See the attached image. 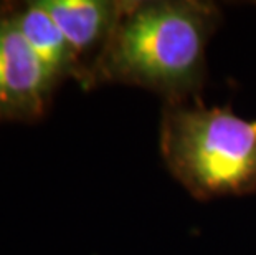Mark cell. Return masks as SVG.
<instances>
[{
  "mask_svg": "<svg viewBox=\"0 0 256 255\" xmlns=\"http://www.w3.org/2000/svg\"><path fill=\"white\" fill-rule=\"evenodd\" d=\"M14 25L56 80L73 73L76 55L66 39L40 2H32L12 19Z\"/></svg>",
  "mask_w": 256,
  "mask_h": 255,
  "instance_id": "obj_5",
  "label": "cell"
},
{
  "mask_svg": "<svg viewBox=\"0 0 256 255\" xmlns=\"http://www.w3.org/2000/svg\"><path fill=\"white\" fill-rule=\"evenodd\" d=\"M159 143L167 169L195 199L256 192V119L200 98L164 103Z\"/></svg>",
  "mask_w": 256,
  "mask_h": 255,
  "instance_id": "obj_2",
  "label": "cell"
},
{
  "mask_svg": "<svg viewBox=\"0 0 256 255\" xmlns=\"http://www.w3.org/2000/svg\"><path fill=\"white\" fill-rule=\"evenodd\" d=\"M56 81L12 19L0 22V118L40 116Z\"/></svg>",
  "mask_w": 256,
  "mask_h": 255,
  "instance_id": "obj_3",
  "label": "cell"
},
{
  "mask_svg": "<svg viewBox=\"0 0 256 255\" xmlns=\"http://www.w3.org/2000/svg\"><path fill=\"white\" fill-rule=\"evenodd\" d=\"M78 58L92 45L108 40L126 2L106 0H40Z\"/></svg>",
  "mask_w": 256,
  "mask_h": 255,
  "instance_id": "obj_4",
  "label": "cell"
},
{
  "mask_svg": "<svg viewBox=\"0 0 256 255\" xmlns=\"http://www.w3.org/2000/svg\"><path fill=\"white\" fill-rule=\"evenodd\" d=\"M220 22L214 2H126L92 77L154 91L166 103L198 98L206 47Z\"/></svg>",
  "mask_w": 256,
  "mask_h": 255,
  "instance_id": "obj_1",
  "label": "cell"
}]
</instances>
